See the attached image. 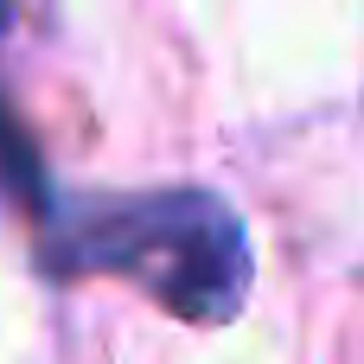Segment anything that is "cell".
<instances>
[{
	"mask_svg": "<svg viewBox=\"0 0 364 364\" xmlns=\"http://www.w3.org/2000/svg\"><path fill=\"white\" fill-rule=\"evenodd\" d=\"M51 269L134 282L166 314L218 326L250 294V237L211 192L96 198L58 224Z\"/></svg>",
	"mask_w": 364,
	"mask_h": 364,
	"instance_id": "cell-1",
	"label": "cell"
}]
</instances>
